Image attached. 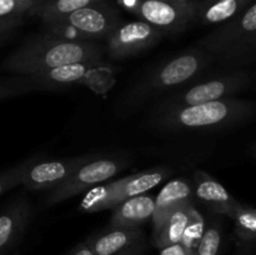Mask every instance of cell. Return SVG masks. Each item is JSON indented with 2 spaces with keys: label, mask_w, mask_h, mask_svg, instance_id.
<instances>
[{
  "label": "cell",
  "mask_w": 256,
  "mask_h": 255,
  "mask_svg": "<svg viewBox=\"0 0 256 255\" xmlns=\"http://www.w3.org/2000/svg\"><path fill=\"white\" fill-rule=\"evenodd\" d=\"M254 114V102L228 98L190 106L152 110L149 124L155 130L168 132L225 130L249 122Z\"/></svg>",
  "instance_id": "1"
},
{
  "label": "cell",
  "mask_w": 256,
  "mask_h": 255,
  "mask_svg": "<svg viewBox=\"0 0 256 255\" xmlns=\"http://www.w3.org/2000/svg\"><path fill=\"white\" fill-rule=\"evenodd\" d=\"M100 45L84 40H72L46 32L35 36L12 52L4 62L2 69L15 75H32L74 62L100 60Z\"/></svg>",
  "instance_id": "2"
},
{
  "label": "cell",
  "mask_w": 256,
  "mask_h": 255,
  "mask_svg": "<svg viewBox=\"0 0 256 255\" xmlns=\"http://www.w3.org/2000/svg\"><path fill=\"white\" fill-rule=\"evenodd\" d=\"M212 62L209 55L198 46L189 48L164 60L126 92L122 109L125 112L135 110L152 98L184 88L206 70Z\"/></svg>",
  "instance_id": "3"
},
{
  "label": "cell",
  "mask_w": 256,
  "mask_h": 255,
  "mask_svg": "<svg viewBox=\"0 0 256 255\" xmlns=\"http://www.w3.org/2000/svg\"><path fill=\"white\" fill-rule=\"evenodd\" d=\"M198 48L212 62L236 70L252 64L256 58V2L199 40Z\"/></svg>",
  "instance_id": "4"
},
{
  "label": "cell",
  "mask_w": 256,
  "mask_h": 255,
  "mask_svg": "<svg viewBox=\"0 0 256 255\" xmlns=\"http://www.w3.org/2000/svg\"><path fill=\"white\" fill-rule=\"evenodd\" d=\"M170 168L156 166L135 172L109 184L96 185L84 195L79 210L82 212H98L112 209L129 198L145 194L148 190L158 186L162 180L170 176Z\"/></svg>",
  "instance_id": "5"
},
{
  "label": "cell",
  "mask_w": 256,
  "mask_h": 255,
  "mask_svg": "<svg viewBox=\"0 0 256 255\" xmlns=\"http://www.w3.org/2000/svg\"><path fill=\"white\" fill-rule=\"evenodd\" d=\"M254 82V72L246 69L232 70L210 79L194 82L189 86L172 92L162 99L152 110H164L172 108L190 106L208 102H215L228 98H235L239 92H245Z\"/></svg>",
  "instance_id": "6"
},
{
  "label": "cell",
  "mask_w": 256,
  "mask_h": 255,
  "mask_svg": "<svg viewBox=\"0 0 256 255\" xmlns=\"http://www.w3.org/2000/svg\"><path fill=\"white\" fill-rule=\"evenodd\" d=\"M120 22L122 20L114 9L96 2L45 25L49 34L72 40L92 42L95 39H106Z\"/></svg>",
  "instance_id": "7"
},
{
  "label": "cell",
  "mask_w": 256,
  "mask_h": 255,
  "mask_svg": "<svg viewBox=\"0 0 256 255\" xmlns=\"http://www.w3.org/2000/svg\"><path fill=\"white\" fill-rule=\"evenodd\" d=\"M126 166V160L122 158L96 156L92 155L88 162L80 165L75 172L68 176L59 186L50 190L45 199V205L59 204L82 192L92 189L96 185L115 176Z\"/></svg>",
  "instance_id": "8"
},
{
  "label": "cell",
  "mask_w": 256,
  "mask_h": 255,
  "mask_svg": "<svg viewBox=\"0 0 256 255\" xmlns=\"http://www.w3.org/2000/svg\"><path fill=\"white\" fill-rule=\"evenodd\" d=\"M125 8L140 20L166 34L185 32L194 22V2H174L164 0H122Z\"/></svg>",
  "instance_id": "9"
},
{
  "label": "cell",
  "mask_w": 256,
  "mask_h": 255,
  "mask_svg": "<svg viewBox=\"0 0 256 255\" xmlns=\"http://www.w3.org/2000/svg\"><path fill=\"white\" fill-rule=\"evenodd\" d=\"M92 156V155H84L54 160L34 158L25 160L20 162V185L32 192H50L54 188L59 186L72 172H75Z\"/></svg>",
  "instance_id": "10"
},
{
  "label": "cell",
  "mask_w": 256,
  "mask_h": 255,
  "mask_svg": "<svg viewBox=\"0 0 256 255\" xmlns=\"http://www.w3.org/2000/svg\"><path fill=\"white\" fill-rule=\"evenodd\" d=\"M164 36L162 30L142 20L120 22L106 38V52L114 60L126 59L152 49Z\"/></svg>",
  "instance_id": "11"
},
{
  "label": "cell",
  "mask_w": 256,
  "mask_h": 255,
  "mask_svg": "<svg viewBox=\"0 0 256 255\" xmlns=\"http://www.w3.org/2000/svg\"><path fill=\"white\" fill-rule=\"evenodd\" d=\"M32 216V204L22 194L0 212V255H5L16 246L26 232Z\"/></svg>",
  "instance_id": "12"
},
{
  "label": "cell",
  "mask_w": 256,
  "mask_h": 255,
  "mask_svg": "<svg viewBox=\"0 0 256 255\" xmlns=\"http://www.w3.org/2000/svg\"><path fill=\"white\" fill-rule=\"evenodd\" d=\"M192 182L194 199L199 200L210 212L232 218L239 208L240 202L228 192L222 182L204 170H195Z\"/></svg>",
  "instance_id": "13"
},
{
  "label": "cell",
  "mask_w": 256,
  "mask_h": 255,
  "mask_svg": "<svg viewBox=\"0 0 256 255\" xmlns=\"http://www.w3.org/2000/svg\"><path fill=\"white\" fill-rule=\"evenodd\" d=\"M194 202V188L190 180L176 178L164 185L156 199H154L152 212V235L160 229L164 220L180 205Z\"/></svg>",
  "instance_id": "14"
},
{
  "label": "cell",
  "mask_w": 256,
  "mask_h": 255,
  "mask_svg": "<svg viewBox=\"0 0 256 255\" xmlns=\"http://www.w3.org/2000/svg\"><path fill=\"white\" fill-rule=\"evenodd\" d=\"M99 65L100 60H88V62H74V64L44 70L28 76L34 82L38 90L60 89L82 82L85 76L92 74Z\"/></svg>",
  "instance_id": "15"
},
{
  "label": "cell",
  "mask_w": 256,
  "mask_h": 255,
  "mask_svg": "<svg viewBox=\"0 0 256 255\" xmlns=\"http://www.w3.org/2000/svg\"><path fill=\"white\" fill-rule=\"evenodd\" d=\"M154 212V198L140 194L126 199L112 208V214L106 229H139L149 222Z\"/></svg>",
  "instance_id": "16"
},
{
  "label": "cell",
  "mask_w": 256,
  "mask_h": 255,
  "mask_svg": "<svg viewBox=\"0 0 256 255\" xmlns=\"http://www.w3.org/2000/svg\"><path fill=\"white\" fill-rule=\"evenodd\" d=\"M255 0H202L194 2V22L200 25H219L246 9Z\"/></svg>",
  "instance_id": "17"
},
{
  "label": "cell",
  "mask_w": 256,
  "mask_h": 255,
  "mask_svg": "<svg viewBox=\"0 0 256 255\" xmlns=\"http://www.w3.org/2000/svg\"><path fill=\"white\" fill-rule=\"evenodd\" d=\"M144 232L139 229H105L102 234L90 238L89 244L95 255H115L130 245L144 239Z\"/></svg>",
  "instance_id": "18"
},
{
  "label": "cell",
  "mask_w": 256,
  "mask_h": 255,
  "mask_svg": "<svg viewBox=\"0 0 256 255\" xmlns=\"http://www.w3.org/2000/svg\"><path fill=\"white\" fill-rule=\"evenodd\" d=\"M194 208V202H188L176 208L164 220L160 229L154 235H152V242L154 246H156L158 249H162L165 246L182 242Z\"/></svg>",
  "instance_id": "19"
},
{
  "label": "cell",
  "mask_w": 256,
  "mask_h": 255,
  "mask_svg": "<svg viewBox=\"0 0 256 255\" xmlns=\"http://www.w3.org/2000/svg\"><path fill=\"white\" fill-rule=\"evenodd\" d=\"M102 0H44L35 10L34 14L42 18V22L46 24V22H54L64 15L70 14L75 10L96 4Z\"/></svg>",
  "instance_id": "20"
},
{
  "label": "cell",
  "mask_w": 256,
  "mask_h": 255,
  "mask_svg": "<svg viewBox=\"0 0 256 255\" xmlns=\"http://www.w3.org/2000/svg\"><path fill=\"white\" fill-rule=\"evenodd\" d=\"M235 225V232L244 244H252L256 238V210L250 205L240 202L236 212L230 218Z\"/></svg>",
  "instance_id": "21"
},
{
  "label": "cell",
  "mask_w": 256,
  "mask_h": 255,
  "mask_svg": "<svg viewBox=\"0 0 256 255\" xmlns=\"http://www.w3.org/2000/svg\"><path fill=\"white\" fill-rule=\"evenodd\" d=\"M36 90V85L28 75L0 78V100L12 99Z\"/></svg>",
  "instance_id": "22"
},
{
  "label": "cell",
  "mask_w": 256,
  "mask_h": 255,
  "mask_svg": "<svg viewBox=\"0 0 256 255\" xmlns=\"http://www.w3.org/2000/svg\"><path fill=\"white\" fill-rule=\"evenodd\" d=\"M222 242V226L216 220H210L204 228L195 249V255H218Z\"/></svg>",
  "instance_id": "23"
},
{
  "label": "cell",
  "mask_w": 256,
  "mask_h": 255,
  "mask_svg": "<svg viewBox=\"0 0 256 255\" xmlns=\"http://www.w3.org/2000/svg\"><path fill=\"white\" fill-rule=\"evenodd\" d=\"M44 0H0V19H22L34 12Z\"/></svg>",
  "instance_id": "24"
},
{
  "label": "cell",
  "mask_w": 256,
  "mask_h": 255,
  "mask_svg": "<svg viewBox=\"0 0 256 255\" xmlns=\"http://www.w3.org/2000/svg\"><path fill=\"white\" fill-rule=\"evenodd\" d=\"M204 216L200 214V212L196 208H194L189 222H188L186 229L184 232V235H182V242H180L182 244V246L186 249V252H195L198 242H199L202 232H204Z\"/></svg>",
  "instance_id": "25"
},
{
  "label": "cell",
  "mask_w": 256,
  "mask_h": 255,
  "mask_svg": "<svg viewBox=\"0 0 256 255\" xmlns=\"http://www.w3.org/2000/svg\"><path fill=\"white\" fill-rule=\"evenodd\" d=\"M20 172H22V164H18L16 166L0 172V196L20 185Z\"/></svg>",
  "instance_id": "26"
},
{
  "label": "cell",
  "mask_w": 256,
  "mask_h": 255,
  "mask_svg": "<svg viewBox=\"0 0 256 255\" xmlns=\"http://www.w3.org/2000/svg\"><path fill=\"white\" fill-rule=\"evenodd\" d=\"M146 248H148L146 240H145L144 238V239L139 240V242H135V244L128 246L126 249L116 252L115 255H144L145 252H146Z\"/></svg>",
  "instance_id": "27"
},
{
  "label": "cell",
  "mask_w": 256,
  "mask_h": 255,
  "mask_svg": "<svg viewBox=\"0 0 256 255\" xmlns=\"http://www.w3.org/2000/svg\"><path fill=\"white\" fill-rule=\"evenodd\" d=\"M22 22V19H0V36L8 34Z\"/></svg>",
  "instance_id": "28"
},
{
  "label": "cell",
  "mask_w": 256,
  "mask_h": 255,
  "mask_svg": "<svg viewBox=\"0 0 256 255\" xmlns=\"http://www.w3.org/2000/svg\"><path fill=\"white\" fill-rule=\"evenodd\" d=\"M160 255H188V252L182 242H178L160 249Z\"/></svg>",
  "instance_id": "29"
},
{
  "label": "cell",
  "mask_w": 256,
  "mask_h": 255,
  "mask_svg": "<svg viewBox=\"0 0 256 255\" xmlns=\"http://www.w3.org/2000/svg\"><path fill=\"white\" fill-rule=\"evenodd\" d=\"M69 255H95V254L92 252V248H90L89 240H86V242H82L80 245H78V246L75 248V249L72 250Z\"/></svg>",
  "instance_id": "30"
},
{
  "label": "cell",
  "mask_w": 256,
  "mask_h": 255,
  "mask_svg": "<svg viewBox=\"0 0 256 255\" xmlns=\"http://www.w3.org/2000/svg\"><path fill=\"white\" fill-rule=\"evenodd\" d=\"M164 2H185V4H188V2H192V0H164Z\"/></svg>",
  "instance_id": "31"
},
{
  "label": "cell",
  "mask_w": 256,
  "mask_h": 255,
  "mask_svg": "<svg viewBox=\"0 0 256 255\" xmlns=\"http://www.w3.org/2000/svg\"><path fill=\"white\" fill-rule=\"evenodd\" d=\"M188 255H195V252H188Z\"/></svg>",
  "instance_id": "32"
}]
</instances>
